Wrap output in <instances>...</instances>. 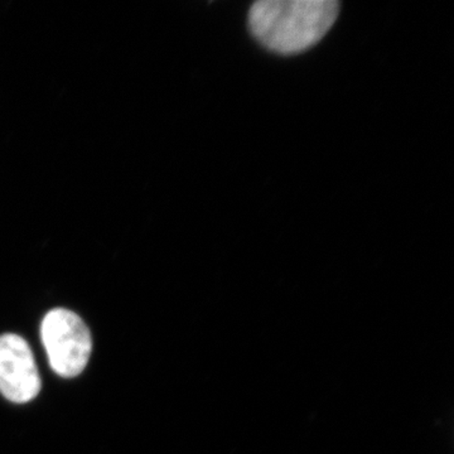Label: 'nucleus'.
<instances>
[{
  "label": "nucleus",
  "instance_id": "2",
  "mask_svg": "<svg viewBox=\"0 0 454 454\" xmlns=\"http://www.w3.org/2000/svg\"><path fill=\"white\" fill-rule=\"evenodd\" d=\"M41 336L53 372L70 379L85 370L91 355V334L76 313L51 310L42 322Z\"/></svg>",
  "mask_w": 454,
  "mask_h": 454
},
{
  "label": "nucleus",
  "instance_id": "1",
  "mask_svg": "<svg viewBox=\"0 0 454 454\" xmlns=\"http://www.w3.org/2000/svg\"><path fill=\"white\" fill-rule=\"evenodd\" d=\"M339 14L337 0H259L250 8L247 23L262 47L293 56L316 46Z\"/></svg>",
  "mask_w": 454,
  "mask_h": 454
},
{
  "label": "nucleus",
  "instance_id": "3",
  "mask_svg": "<svg viewBox=\"0 0 454 454\" xmlns=\"http://www.w3.org/2000/svg\"><path fill=\"white\" fill-rule=\"evenodd\" d=\"M41 379L28 343L17 334L0 336V393L25 404L40 394Z\"/></svg>",
  "mask_w": 454,
  "mask_h": 454
}]
</instances>
